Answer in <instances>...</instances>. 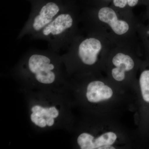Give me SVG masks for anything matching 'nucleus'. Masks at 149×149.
Here are the masks:
<instances>
[{
  "label": "nucleus",
  "mask_w": 149,
  "mask_h": 149,
  "mask_svg": "<svg viewBox=\"0 0 149 149\" xmlns=\"http://www.w3.org/2000/svg\"><path fill=\"white\" fill-rule=\"evenodd\" d=\"M81 21L85 31L100 33L114 45L141 48L138 34L139 20L133 11L120 10L110 5L85 7Z\"/></svg>",
  "instance_id": "nucleus-1"
},
{
  "label": "nucleus",
  "mask_w": 149,
  "mask_h": 149,
  "mask_svg": "<svg viewBox=\"0 0 149 149\" xmlns=\"http://www.w3.org/2000/svg\"><path fill=\"white\" fill-rule=\"evenodd\" d=\"M80 21L78 4L72 0L52 22L33 37L48 41L52 48L68 47L80 33L78 28Z\"/></svg>",
  "instance_id": "nucleus-2"
},
{
  "label": "nucleus",
  "mask_w": 149,
  "mask_h": 149,
  "mask_svg": "<svg viewBox=\"0 0 149 149\" xmlns=\"http://www.w3.org/2000/svg\"><path fill=\"white\" fill-rule=\"evenodd\" d=\"M79 34L68 47L80 62L88 66H95L106 61L113 45L106 37L97 32L86 31Z\"/></svg>",
  "instance_id": "nucleus-3"
},
{
  "label": "nucleus",
  "mask_w": 149,
  "mask_h": 149,
  "mask_svg": "<svg viewBox=\"0 0 149 149\" xmlns=\"http://www.w3.org/2000/svg\"><path fill=\"white\" fill-rule=\"evenodd\" d=\"M72 0H40L32 3V11L19 37L34 36L52 21Z\"/></svg>",
  "instance_id": "nucleus-4"
},
{
  "label": "nucleus",
  "mask_w": 149,
  "mask_h": 149,
  "mask_svg": "<svg viewBox=\"0 0 149 149\" xmlns=\"http://www.w3.org/2000/svg\"><path fill=\"white\" fill-rule=\"evenodd\" d=\"M138 49L130 47L114 45L110 51L106 61L113 80L122 82L128 73L136 69V54Z\"/></svg>",
  "instance_id": "nucleus-5"
},
{
  "label": "nucleus",
  "mask_w": 149,
  "mask_h": 149,
  "mask_svg": "<svg viewBox=\"0 0 149 149\" xmlns=\"http://www.w3.org/2000/svg\"><path fill=\"white\" fill-rule=\"evenodd\" d=\"M51 62V59L46 55L33 54L28 59V69L35 74L38 82L43 84H52L55 80L56 75L53 71L54 65Z\"/></svg>",
  "instance_id": "nucleus-6"
},
{
  "label": "nucleus",
  "mask_w": 149,
  "mask_h": 149,
  "mask_svg": "<svg viewBox=\"0 0 149 149\" xmlns=\"http://www.w3.org/2000/svg\"><path fill=\"white\" fill-rule=\"evenodd\" d=\"M113 91L110 87L102 81L95 80L88 84L86 97L91 103H99L111 98Z\"/></svg>",
  "instance_id": "nucleus-7"
},
{
  "label": "nucleus",
  "mask_w": 149,
  "mask_h": 149,
  "mask_svg": "<svg viewBox=\"0 0 149 149\" xmlns=\"http://www.w3.org/2000/svg\"><path fill=\"white\" fill-rule=\"evenodd\" d=\"M117 136L114 132H107L103 133L96 139L87 133L86 148L87 149H114L112 146L116 141Z\"/></svg>",
  "instance_id": "nucleus-8"
},
{
  "label": "nucleus",
  "mask_w": 149,
  "mask_h": 149,
  "mask_svg": "<svg viewBox=\"0 0 149 149\" xmlns=\"http://www.w3.org/2000/svg\"><path fill=\"white\" fill-rule=\"evenodd\" d=\"M138 34L141 48L149 56V8H147L144 20L139 21Z\"/></svg>",
  "instance_id": "nucleus-9"
},
{
  "label": "nucleus",
  "mask_w": 149,
  "mask_h": 149,
  "mask_svg": "<svg viewBox=\"0 0 149 149\" xmlns=\"http://www.w3.org/2000/svg\"><path fill=\"white\" fill-rule=\"evenodd\" d=\"M146 6V0H112L110 6L120 10L133 11L137 6Z\"/></svg>",
  "instance_id": "nucleus-10"
},
{
  "label": "nucleus",
  "mask_w": 149,
  "mask_h": 149,
  "mask_svg": "<svg viewBox=\"0 0 149 149\" xmlns=\"http://www.w3.org/2000/svg\"><path fill=\"white\" fill-rule=\"evenodd\" d=\"M139 83L143 99L149 103V69L144 70L141 72Z\"/></svg>",
  "instance_id": "nucleus-11"
},
{
  "label": "nucleus",
  "mask_w": 149,
  "mask_h": 149,
  "mask_svg": "<svg viewBox=\"0 0 149 149\" xmlns=\"http://www.w3.org/2000/svg\"><path fill=\"white\" fill-rule=\"evenodd\" d=\"M32 112L37 113L40 116L47 118L52 117L56 118L58 116V111L55 107L46 108H44L42 107L39 105H36L33 107L32 109Z\"/></svg>",
  "instance_id": "nucleus-12"
},
{
  "label": "nucleus",
  "mask_w": 149,
  "mask_h": 149,
  "mask_svg": "<svg viewBox=\"0 0 149 149\" xmlns=\"http://www.w3.org/2000/svg\"><path fill=\"white\" fill-rule=\"evenodd\" d=\"M85 7L99 8L110 5L112 0H81Z\"/></svg>",
  "instance_id": "nucleus-13"
},
{
  "label": "nucleus",
  "mask_w": 149,
  "mask_h": 149,
  "mask_svg": "<svg viewBox=\"0 0 149 149\" xmlns=\"http://www.w3.org/2000/svg\"><path fill=\"white\" fill-rule=\"evenodd\" d=\"M31 119L32 122L41 128H44L47 125L45 118L40 116L37 113L32 112L31 115Z\"/></svg>",
  "instance_id": "nucleus-14"
},
{
  "label": "nucleus",
  "mask_w": 149,
  "mask_h": 149,
  "mask_svg": "<svg viewBox=\"0 0 149 149\" xmlns=\"http://www.w3.org/2000/svg\"><path fill=\"white\" fill-rule=\"evenodd\" d=\"M45 119L46 123H47V125H48V126H52L54 125V118H47Z\"/></svg>",
  "instance_id": "nucleus-15"
},
{
  "label": "nucleus",
  "mask_w": 149,
  "mask_h": 149,
  "mask_svg": "<svg viewBox=\"0 0 149 149\" xmlns=\"http://www.w3.org/2000/svg\"><path fill=\"white\" fill-rule=\"evenodd\" d=\"M147 3V8H149V0H146Z\"/></svg>",
  "instance_id": "nucleus-16"
},
{
  "label": "nucleus",
  "mask_w": 149,
  "mask_h": 149,
  "mask_svg": "<svg viewBox=\"0 0 149 149\" xmlns=\"http://www.w3.org/2000/svg\"><path fill=\"white\" fill-rule=\"evenodd\" d=\"M29 1H31V3L37 1H40V0H29Z\"/></svg>",
  "instance_id": "nucleus-17"
}]
</instances>
